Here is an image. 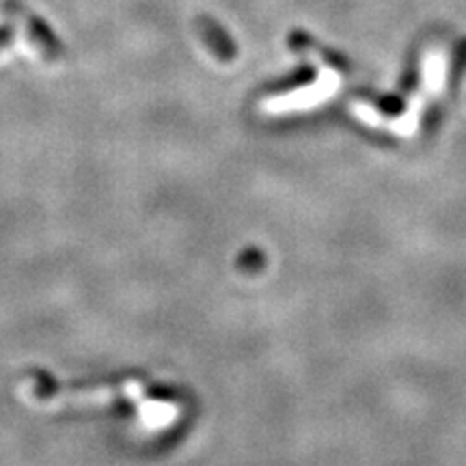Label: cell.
Wrapping results in <instances>:
<instances>
[{
    "instance_id": "1",
    "label": "cell",
    "mask_w": 466,
    "mask_h": 466,
    "mask_svg": "<svg viewBox=\"0 0 466 466\" xmlns=\"http://www.w3.org/2000/svg\"><path fill=\"white\" fill-rule=\"evenodd\" d=\"M339 91V76L330 67L319 69L318 80L313 85H305L302 89L296 91H281L268 100V108L275 113L283 110H302V108H316L319 104L330 100L335 93Z\"/></svg>"
},
{
    "instance_id": "2",
    "label": "cell",
    "mask_w": 466,
    "mask_h": 466,
    "mask_svg": "<svg viewBox=\"0 0 466 466\" xmlns=\"http://www.w3.org/2000/svg\"><path fill=\"white\" fill-rule=\"evenodd\" d=\"M3 9L7 11V14H14V11H17V14L25 15L28 37H31V42L37 46L39 50H42L44 58H48V61H58V58L63 56L61 39L56 37V33L52 31V28L48 26V22H46L44 17H39L37 14H31V11H26L25 5L17 3V0H9V3H5Z\"/></svg>"
},
{
    "instance_id": "3",
    "label": "cell",
    "mask_w": 466,
    "mask_h": 466,
    "mask_svg": "<svg viewBox=\"0 0 466 466\" xmlns=\"http://www.w3.org/2000/svg\"><path fill=\"white\" fill-rule=\"evenodd\" d=\"M197 31H199L201 39L206 42L209 50L214 52V56H218L220 61H231L236 56V48H233V42L227 37V33L220 28L217 20H212L209 15H201L197 20Z\"/></svg>"
},
{
    "instance_id": "4",
    "label": "cell",
    "mask_w": 466,
    "mask_h": 466,
    "mask_svg": "<svg viewBox=\"0 0 466 466\" xmlns=\"http://www.w3.org/2000/svg\"><path fill=\"white\" fill-rule=\"evenodd\" d=\"M350 113H352L360 124L370 126V127H384L387 126V116H384L380 110H376L371 104H365V102H352V106H350Z\"/></svg>"
},
{
    "instance_id": "5",
    "label": "cell",
    "mask_w": 466,
    "mask_h": 466,
    "mask_svg": "<svg viewBox=\"0 0 466 466\" xmlns=\"http://www.w3.org/2000/svg\"><path fill=\"white\" fill-rule=\"evenodd\" d=\"M14 37H15V31L11 25H0V50L9 48L11 44H14Z\"/></svg>"
}]
</instances>
